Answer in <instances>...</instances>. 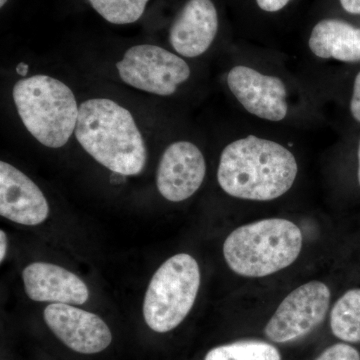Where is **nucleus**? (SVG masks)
Wrapping results in <instances>:
<instances>
[{
	"label": "nucleus",
	"instance_id": "dca6fc26",
	"mask_svg": "<svg viewBox=\"0 0 360 360\" xmlns=\"http://www.w3.org/2000/svg\"><path fill=\"white\" fill-rule=\"evenodd\" d=\"M205 360H281L279 350L262 340H238L212 348Z\"/></svg>",
	"mask_w": 360,
	"mask_h": 360
},
{
	"label": "nucleus",
	"instance_id": "f257e3e1",
	"mask_svg": "<svg viewBox=\"0 0 360 360\" xmlns=\"http://www.w3.org/2000/svg\"><path fill=\"white\" fill-rule=\"evenodd\" d=\"M297 172L295 155L288 148L250 135L224 149L217 179L225 193L233 198L269 201L290 191Z\"/></svg>",
	"mask_w": 360,
	"mask_h": 360
},
{
	"label": "nucleus",
	"instance_id": "4468645a",
	"mask_svg": "<svg viewBox=\"0 0 360 360\" xmlns=\"http://www.w3.org/2000/svg\"><path fill=\"white\" fill-rule=\"evenodd\" d=\"M309 45L317 58L359 63L360 28L343 20H321L312 30Z\"/></svg>",
	"mask_w": 360,
	"mask_h": 360
},
{
	"label": "nucleus",
	"instance_id": "f3484780",
	"mask_svg": "<svg viewBox=\"0 0 360 360\" xmlns=\"http://www.w3.org/2000/svg\"><path fill=\"white\" fill-rule=\"evenodd\" d=\"M149 0H89L104 20L113 25H129L139 20Z\"/></svg>",
	"mask_w": 360,
	"mask_h": 360
},
{
	"label": "nucleus",
	"instance_id": "393cba45",
	"mask_svg": "<svg viewBox=\"0 0 360 360\" xmlns=\"http://www.w3.org/2000/svg\"><path fill=\"white\" fill-rule=\"evenodd\" d=\"M7 2V0H0V6L4 7V4H6Z\"/></svg>",
	"mask_w": 360,
	"mask_h": 360
},
{
	"label": "nucleus",
	"instance_id": "b1692460",
	"mask_svg": "<svg viewBox=\"0 0 360 360\" xmlns=\"http://www.w3.org/2000/svg\"><path fill=\"white\" fill-rule=\"evenodd\" d=\"M359 186H360V144H359Z\"/></svg>",
	"mask_w": 360,
	"mask_h": 360
},
{
	"label": "nucleus",
	"instance_id": "6ab92c4d",
	"mask_svg": "<svg viewBox=\"0 0 360 360\" xmlns=\"http://www.w3.org/2000/svg\"><path fill=\"white\" fill-rule=\"evenodd\" d=\"M350 111L354 120L360 122V72L355 77L354 94L350 101Z\"/></svg>",
	"mask_w": 360,
	"mask_h": 360
},
{
	"label": "nucleus",
	"instance_id": "20e7f679",
	"mask_svg": "<svg viewBox=\"0 0 360 360\" xmlns=\"http://www.w3.org/2000/svg\"><path fill=\"white\" fill-rule=\"evenodd\" d=\"M13 96L26 129L40 143L51 148L68 143L79 111L68 85L47 75H34L16 82Z\"/></svg>",
	"mask_w": 360,
	"mask_h": 360
},
{
	"label": "nucleus",
	"instance_id": "9d476101",
	"mask_svg": "<svg viewBox=\"0 0 360 360\" xmlns=\"http://www.w3.org/2000/svg\"><path fill=\"white\" fill-rule=\"evenodd\" d=\"M227 84L251 115L269 122H281L288 115L286 89L281 78L238 65L229 71Z\"/></svg>",
	"mask_w": 360,
	"mask_h": 360
},
{
	"label": "nucleus",
	"instance_id": "39448f33",
	"mask_svg": "<svg viewBox=\"0 0 360 360\" xmlns=\"http://www.w3.org/2000/svg\"><path fill=\"white\" fill-rule=\"evenodd\" d=\"M200 285V266L191 255L170 257L155 272L146 291V324L160 333L176 328L193 309Z\"/></svg>",
	"mask_w": 360,
	"mask_h": 360
},
{
	"label": "nucleus",
	"instance_id": "2eb2a0df",
	"mask_svg": "<svg viewBox=\"0 0 360 360\" xmlns=\"http://www.w3.org/2000/svg\"><path fill=\"white\" fill-rule=\"evenodd\" d=\"M333 335L345 342H360V290L345 292L330 314Z\"/></svg>",
	"mask_w": 360,
	"mask_h": 360
},
{
	"label": "nucleus",
	"instance_id": "f03ea898",
	"mask_svg": "<svg viewBox=\"0 0 360 360\" xmlns=\"http://www.w3.org/2000/svg\"><path fill=\"white\" fill-rule=\"evenodd\" d=\"M75 136L87 153L115 174L136 175L146 167L148 150L134 116L110 99L82 103Z\"/></svg>",
	"mask_w": 360,
	"mask_h": 360
},
{
	"label": "nucleus",
	"instance_id": "1a4fd4ad",
	"mask_svg": "<svg viewBox=\"0 0 360 360\" xmlns=\"http://www.w3.org/2000/svg\"><path fill=\"white\" fill-rule=\"evenodd\" d=\"M206 174L205 156L188 141L170 144L161 158L156 184L161 195L172 202L193 196L200 189Z\"/></svg>",
	"mask_w": 360,
	"mask_h": 360
},
{
	"label": "nucleus",
	"instance_id": "423d86ee",
	"mask_svg": "<svg viewBox=\"0 0 360 360\" xmlns=\"http://www.w3.org/2000/svg\"><path fill=\"white\" fill-rule=\"evenodd\" d=\"M116 68L125 84L161 96H172L191 77L184 59L150 44L130 47Z\"/></svg>",
	"mask_w": 360,
	"mask_h": 360
},
{
	"label": "nucleus",
	"instance_id": "9b49d317",
	"mask_svg": "<svg viewBox=\"0 0 360 360\" xmlns=\"http://www.w3.org/2000/svg\"><path fill=\"white\" fill-rule=\"evenodd\" d=\"M49 205L30 177L4 161L0 162V214L23 225H37L49 217Z\"/></svg>",
	"mask_w": 360,
	"mask_h": 360
},
{
	"label": "nucleus",
	"instance_id": "ddd939ff",
	"mask_svg": "<svg viewBox=\"0 0 360 360\" xmlns=\"http://www.w3.org/2000/svg\"><path fill=\"white\" fill-rule=\"evenodd\" d=\"M25 292L34 302L84 304L89 297L86 284L58 265L35 262L22 272Z\"/></svg>",
	"mask_w": 360,
	"mask_h": 360
},
{
	"label": "nucleus",
	"instance_id": "7ed1b4c3",
	"mask_svg": "<svg viewBox=\"0 0 360 360\" xmlns=\"http://www.w3.org/2000/svg\"><path fill=\"white\" fill-rule=\"evenodd\" d=\"M302 231L283 219L258 220L239 226L225 239V262L236 274L265 277L290 266L302 250Z\"/></svg>",
	"mask_w": 360,
	"mask_h": 360
},
{
	"label": "nucleus",
	"instance_id": "412c9836",
	"mask_svg": "<svg viewBox=\"0 0 360 360\" xmlns=\"http://www.w3.org/2000/svg\"><path fill=\"white\" fill-rule=\"evenodd\" d=\"M341 6L352 14H360V0H340Z\"/></svg>",
	"mask_w": 360,
	"mask_h": 360
},
{
	"label": "nucleus",
	"instance_id": "5701e85b",
	"mask_svg": "<svg viewBox=\"0 0 360 360\" xmlns=\"http://www.w3.org/2000/svg\"><path fill=\"white\" fill-rule=\"evenodd\" d=\"M28 68H30L28 65H26L25 63H20V65L16 66V72L21 75V77H26V75L28 73Z\"/></svg>",
	"mask_w": 360,
	"mask_h": 360
},
{
	"label": "nucleus",
	"instance_id": "6e6552de",
	"mask_svg": "<svg viewBox=\"0 0 360 360\" xmlns=\"http://www.w3.org/2000/svg\"><path fill=\"white\" fill-rule=\"evenodd\" d=\"M44 316L52 333L79 354H98L112 341L110 329L101 317L72 305L53 303L45 309Z\"/></svg>",
	"mask_w": 360,
	"mask_h": 360
},
{
	"label": "nucleus",
	"instance_id": "f8f14e48",
	"mask_svg": "<svg viewBox=\"0 0 360 360\" xmlns=\"http://www.w3.org/2000/svg\"><path fill=\"white\" fill-rule=\"evenodd\" d=\"M219 30V15L212 0H189L170 28L169 41L186 58L205 53Z\"/></svg>",
	"mask_w": 360,
	"mask_h": 360
},
{
	"label": "nucleus",
	"instance_id": "a211bd4d",
	"mask_svg": "<svg viewBox=\"0 0 360 360\" xmlns=\"http://www.w3.org/2000/svg\"><path fill=\"white\" fill-rule=\"evenodd\" d=\"M315 360H360V354L352 345L336 343L326 348Z\"/></svg>",
	"mask_w": 360,
	"mask_h": 360
},
{
	"label": "nucleus",
	"instance_id": "aec40b11",
	"mask_svg": "<svg viewBox=\"0 0 360 360\" xmlns=\"http://www.w3.org/2000/svg\"><path fill=\"white\" fill-rule=\"evenodd\" d=\"M291 0H257V6L267 13H276L288 6Z\"/></svg>",
	"mask_w": 360,
	"mask_h": 360
},
{
	"label": "nucleus",
	"instance_id": "4be33fe9",
	"mask_svg": "<svg viewBox=\"0 0 360 360\" xmlns=\"http://www.w3.org/2000/svg\"><path fill=\"white\" fill-rule=\"evenodd\" d=\"M0 262H4L6 257L7 250V238L6 232L4 231H0Z\"/></svg>",
	"mask_w": 360,
	"mask_h": 360
},
{
	"label": "nucleus",
	"instance_id": "0eeeda50",
	"mask_svg": "<svg viewBox=\"0 0 360 360\" xmlns=\"http://www.w3.org/2000/svg\"><path fill=\"white\" fill-rule=\"evenodd\" d=\"M330 290L321 281H310L291 291L265 326L270 341L286 343L309 335L326 319Z\"/></svg>",
	"mask_w": 360,
	"mask_h": 360
}]
</instances>
